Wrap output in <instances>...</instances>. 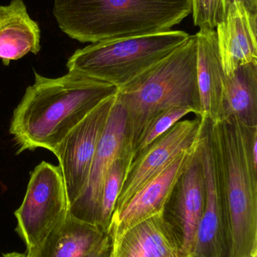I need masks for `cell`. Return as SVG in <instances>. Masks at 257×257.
Here are the masks:
<instances>
[{
    "label": "cell",
    "mask_w": 257,
    "mask_h": 257,
    "mask_svg": "<svg viewBox=\"0 0 257 257\" xmlns=\"http://www.w3.org/2000/svg\"><path fill=\"white\" fill-rule=\"evenodd\" d=\"M223 219V257H257V126L211 122Z\"/></svg>",
    "instance_id": "obj_1"
},
{
    "label": "cell",
    "mask_w": 257,
    "mask_h": 257,
    "mask_svg": "<svg viewBox=\"0 0 257 257\" xmlns=\"http://www.w3.org/2000/svg\"><path fill=\"white\" fill-rule=\"evenodd\" d=\"M117 93V87L75 72L57 78L35 72L14 111L9 132L23 151L57 147L95 107Z\"/></svg>",
    "instance_id": "obj_2"
},
{
    "label": "cell",
    "mask_w": 257,
    "mask_h": 257,
    "mask_svg": "<svg viewBox=\"0 0 257 257\" xmlns=\"http://www.w3.org/2000/svg\"><path fill=\"white\" fill-rule=\"evenodd\" d=\"M192 13L190 0H54L59 28L81 43L172 30Z\"/></svg>",
    "instance_id": "obj_3"
},
{
    "label": "cell",
    "mask_w": 257,
    "mask_h": 257,
    "mask_svg": "<svg viewBox=\"0 0 257 257\" xmlns=\"http://www.w3.org/2000/svg\"><path fill=\"white\" fill-rule=\"evenodd\" d=\"M196 63L194 35L170 55L118 89L116 98L126 114L125 152L131 163L137 139L158 114L175 107H186L200 116Z\"/></svg>",
    "instance_id": "obj_4"
},
{
    "label": "cell",
    "mask_w": 257,
    "mask_h": 257,
    "mask_svg": "<svg viewBox=\"0 0 257 257\" xmlns=\"http://www.w3.org/2000/svg\"><path fill=\"white\" fill-rule=\"evenodd\" d=\"M190 35L181 30L91 44L76 50L66 63L75 72L118 89L184 45Z\"/></svg>",
    "instance_id": "obj_5"
},
{
    "label": "cell",
    "mask_w": 257,
    "mask_h": 257,
    "mask_svg": "<svg viewBox=\"0 0 257 257\" xmlns=\"http://www.w3.org/2000/svg\"><path fill=\"white\" fill-rule=\"evenodd\" d=\"M15 216V232L25 244L26 253L36 256L51 232L69 216L66 187L59 166L43 161L35 168Z\"/></svg>",
    "instance_id": "obj_6"
},
{
    "label": "cell",
    "mask_w": 257,
    "mask_h": 257,
    "mask_svg": "<svg viewBox=\"0 0 257 257\" xmlns=\"http://www.w3.org/2000/svg\"><path fill=\"white\" fill-rule=\"evenodd\" d=\"M116 100V94L95 107L57 147L59 162L69 206L87 184L92 162Z\"/></svg>",
    "instance_id": "obj_7"
},
{
    "label": "cell",
    "mask_w": 257,
    "mask_h": 257,
    "mask_svg": "<svg viewBox=\"0 0 257 257\" xmlns=\"http://www.w3.org/2000/svg\"><path fill=\"white\" fill-rule=\"evenodd\" d=\"M202 126L203 121L199 117L180 120L134 157L127 169L114 212L182 153L197 147Z\"/></svg>",
    "instance_id": "obj_8"
},
{
    "label": "cell",
    "mask_w": 257,
    "mask_h": 257,
    "mask_svg": "<svg viewBox=\"0 0 257 257\" xmlns=\"http://www.w3.org/2000/svg\"><path fill=\"white\" fill-rule=\"evenodd\" d=\"M125 126L126 114L116 98L95 153L87 184L69 206L70 217L100 227L101 196L109 172L116 159L121 156L128 159L125 152Z\"/></svg>",
    "instance_id": "obj_9"
},
{
    "label": "cell",
    "mask_w": 257,
    "mask_h": 257,
    "mask_svg": "<svg viewBox=\"0 0 257 257\" xmlns=\"http://www.w3.org/2000/svg\"><path fill=\"white\" fill-rule=\"evenodd\" d=\"M205 202L203 169L198 146L162 211L164 220L178 241L181 257H190L191 254Z\"/></svg>",
    "instance_id": "obj_10"
},
{
    "label": "cell",
    "mask_w": 257,
    "mask_h": 257,
    "mask_svg": "<svg viewBox=\"0 0 257 257\" xmlns=\"http://www.w3.org/2000/svg\"><path fill=\"white\" fill-rule=\"evenodd\" d=\"M198 146L182 153L159 175L136 192L119 211L113 213L108 230L110 242L134 225L162 212L177 181L191 161Z\"/></svg>",
    "instance_id": "obj_11"
},
{
    "label": "cell",
    "mask_w": 257,
    "mask_h": 257,
    "mask_svg": "<svg viewBox=\"0 0 257 257\" xmlns=\"http://www.w3.org/2000/svg\"><path fill=\"white\" fill-rule=\"evenodd\" d=\"M199 145L203 169L205 208L196 230L190 257L223 256V219L218 177L211 140V122L204 120Z\"/></svg>",
    "instance_id": "obj_12"
},
{
    "label": "cell",
    "mask_w": 257,
    "mask_h": 257,
    "mask_svg": "<svg viewBox=\"0 0 257 257\" xmlns=\"http://www.w3.org/2000/svg\"><path fill=\"white\" fill-rule=\"evenodd\" d=\"M215 30L226 78L232 77L240 66L257 62V14L249 12L241 2L229 5Z\"/></svg>",
    "instance_id": "obj_13"
},
{
    "label": "cell",
    "mask_w": 257,
    "mask_h": 257,
    "mask_svg": "<svg viewBox=\"0 0 257 257\" xmlns=\"http://www.w3.org/2000/svg\"><path fill=\"white\" fill-rule=\"evenodd\" d=\"M197 81L202 120L215 123L223 119L226 75L222 66L215 30L202 29L196 35Z\"/></svg>",
    "instance_id": "obj_14"
},
{
    "label": "cell",
    "mask_w": 257,
    "mask_h": 257,
    "mask_svg": "<svg viewBox=\"0 0 257 257\" xmlns=\"http://www.w3.org/2000/svg\"><path fill=\"white\" fill-rule=\"evenodd\" d=\"M110 246L109 257H181L162 212L131 226Z\"/></svg>",
    "instance_id": "obj_15"
},
{
    "label": "cell",
    "mask_w": 257,
    "mask_h": 257,
    "mask_svg": "<svg viewBox=\"0 0 257 257\" xmlns=\"http://www.w3.org/2000/svg\"><path fill=\"white\" fill-rule=\"evenodd\" d=\"M41 32L23 0H12L0 6V59L5 66L29 53L37 54L41 49Z\"/></svg>",
    "instance_id": "obj_16"
},
{
    "label": "cell",
    "mask_w": 257,
    "mask_h": 257,
    "mask_svg": "<svg viewBox=\"0 0 257 257\" xmlns=\"http://www.w3.org/2000/svg\"><path fill=\"white\" fill-rule=\"evenodd\" d=\"M107 235L97 225L69 215L51 232L37 257H85Z\"/></svg>",
    "instance_id": "obj_17"
},
{
    "label": "cell",
    "mask_w": 257,
    "mask_h": 257,
    "mask_svg": "<svg viewBox=\"0 0 257 257\" xmlns=\"http://www.w3.org/2000/svg\"><path fill=\"white\" fill-rule=\"evenodd\" d=\"M231 117L245 126H257V62L240 66L226 78L223 120Z\"/></svg>",
    "instance_id": "obj_18"
},
{
    "label": "cell",
    "mask_w": 257,
    "mask_h": 257,
    "mask_svg": "<svg viewBox=\"0 0 257 257\" xmlns=\"http://www.w3.org/2000/svg\"><path fill=\"white\" fill-rule=\"evenodd\" d=\"M130 164L131 163L125 156H121L116 159L104 184L101 196L99 226L106 233L108 234L116 202Z\"/></svg>",
    "instance_id": "obj_19"
},
{
    "label": "cell",
    "mask_w": 257,
    "mask_h": 257,
    "mask_svg": "<svg viewBox=\"0 0 257 257\" xmlns=\"http://www.w3.org/2000/svg\"><path fill=\"white\" fill-rule=\"evenodd\" d=\"M190 113H193L191 108L175 107L158 114L146 126L137 139L133 150L132 160L152 142L170 130L175 123Z\"/></svg>",
    "instance_id": "obj_20"
},
{
    "label": "cell",
    "mask_w": 257,
    "mask_h": 257,
    "mask_svg": "<svg viewBox=\"0 0 257 257\" xmlns=\"http://www.w3.org/2000/svg\"><path fill=\"white\" fill-rule=\"evenodd\" d=\"M190 3L195 26L200 30H215L226 17L223 0H190Z\"/></svg>",
    "instance_id": "obj_21"
},
{
    "label": "cell",
    "mask_w": 257,
    "mask_h": 257,
    "mask_svg": "<svg viewBox=\"0 0 257 257\" xmlns=\"http://www.w3.org/2000/svg\"><path fill=\"white\" fill-rule=\"evenodd\" d=\"M110 247V237L107 235L85 257H109Z\"/></svg>",
    "instance_id": "obj_22"
},
{
    "label": "cell",
    "mask_w": 257,
    "mask_h": 257,
    "mask_svg": "<svg viewBox=\"0 0 257 257\" xmlns=\"http://www.w3.org/2000/svg\"><path fill=\"white\" fill-rule=\"evenodd\" d=\"M234 1L241 2L249 12L253 14H257V0H223L226 12H227L229 5Z\"/></svg>",
    "instance_id": "obj_23"
},
{
    "label": "cell",
    "mask_w": 257,
    "mask_h": 257,
    "mask_svg": "<svg viewBox=\"0 0 257 257\" xmlns=\"http://www.w3.org/2000/svg\"><path fill=\"white\" fill-rule=\"evenodd\" d=\"M1 257H30L27 253H18V252H9V253H3Z\"/></svg>",
    "instance_id": "obj_24"
},
{
    "label": "cell",
    "mask_w": 257,
    "mask_h": 257,
    "mask_svg": "<svg viewBox=\"0 0 257 257\" xmlns=\"http://www.w3.org/2000/svg\"><path fill=\"white\" fill-rule=\"evenodd\" d=\"M28 256H29V255H28ZM30 256V257H37V255H36V256Z\"/></svg>",
    "instance_id": "obj_25"
},
{
    "label": "cell",
    "mask_w": 257,
    "mask_h": 257,
    "mask_svg": "<svg viewBox=\"0 0 257 257\" xmlns=\"http://www.w3.org/2000/svg\"><path fill=\"white\" fill-rule=\"evenodd\" d=\"M0 257H1V256H0Z\"/></svg>",
    "instance_id": "obj_26"
}]
</instances>
